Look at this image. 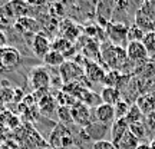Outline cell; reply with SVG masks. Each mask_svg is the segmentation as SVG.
Segmentation results:
<instances>
[{
	"mask_svg": "<svg viewBox=\"0 0 155 149\" xmlns=\"http://www.w3.org/2000/svg\"><path fill=\"white\" fill-rule=\"evenodd\" d=\"M101 57L104 59L106 66L111 67V70H119V72L128 62L125 47L114 46L111 42H104L101 44Z\"/></svg>",
	"mask_w": 155,
	"mask_h": 149,
	"instance_id": "1",
	"label": "cell"
},
{
	"mask_svg": "<svg viewBox=\"0 0 155 149\" xmlns=\"http://www.w3.org/2000/svg\"><path fill=\"white\" fill-rule=\"evenodd\" d=\"M48 145L52 149H68L75 145V138L69 126H65L62 123H56L53 129L50 131Z\"/></svg>",
	"mask_w": 155,
	"mask_h": 149,
	"instance_id": "2",
	"label": "cell"
},
{
	"mask_svg": "<svg viewBox=\"0 0 155 149\" xmlns=\"http://www.w3.org/2000/svg\"><path fill=\"white\" fill-rule=\"evenodd\" d=\"M29 82L35 92H40V93L46 95L50 88V72L48 70V67H33L29 73Z\"/></svg>",
	"mask_w": 155,
	"mask_h": 149,
	"instance_id": "3",
	"label": "cell"
},
{
	"mask_svg": "<svg viewBox=\"0 0 155 149\" xmlns=\"http://www.w3.org/2000/svg\"><path fill=\"white\" fill-rule=\"evenodd\" d=\"M22 53L13 46H5L0 49V70L12 72L20 66Z\"/></svg>",
	"mask_w": 155,
	"mask_h": 149,
	"instance_id": "4",
	"label": "cell"
},
{
	"mask_svg": "<svg viewBox=\"0 0 155 149\" xmlns=\"http://www.w3.org/2000/svg\"><path fill=\"white\" fill-rule=\"evenodd\" d=\"M106 34L108 39L114 46H119V47H127L128 44V26L122 22H114L106 26Z\"/></svg>",
	"mask_w": 155,
	"mask_h": 149,
	"instance_id": "5",
	"label": "cell"
},
{
	"mask_svg": "<svg viewBox=\"0 0 155 149\" xmlns=\"http://www.w3.org/2000/svg\"><path fill=\"white\" fill-rule=\"evenodd\" d=\"M59 75H61L63 83H79V80L85 76V70L76 62L68 60L61 66Z\"/></svg>",
	"mask_w": 155,
	"mask_h": 149,
	"instance_id": "6",
	"label": "cell"
},
{
	"mask_svg": "<svg viewBox=\"0 0 155 149\" xmlns=\"http://www.w3.org/2000/svg\"><path fill=\"white\" fill-rule=\"evenodd\" d=\"M71 113H72L73 123L81 126L82 129L88 128L92 123V118H91V108L85 105L82 102H75L73 106H71Z\"/></svg>",
	"mask_w": 155,
	"mask_h": 149,
	"instance_id": "7",
	"label": "cell"
},
{
	"mask_svg": "<svg viewBox=\"0 0 155 149\" xmlns=\"http://www.w3.org/2000/svg\"><path fill=\"white\" fill-rule=\"evenodd\" d=\"M125 50H127V59L129 62L137 63V65H142V66L148 62L150 55H148L142 42H131L127 44Z\"/></svg>",
	"mask_w": 155,
	"mask_h": 149,
	"instance_id": "8",
	"label": "cell"
},
{
	"mask_svg": "<svg viewBox=\"0 0 155 149\" xmlns=\"http://www.w3.org/2000/svg\"><path fill=\"white\" fill-rule=\"evenodd\" d=\"M15 30H17L20 34L25 36H35L39 30L38 22L29 16H19L16 19V22L13 23Z\"/></svg>",
	"mask_w": 155,
	"mask_h": 149,
	"instance_id": "9",
	"label": "cell"
},
{
	"mask_svg": "<svg viewBox=\"0 0 155 149\" xmlns=\"http://www.w3.org/2000/svg\"><path fill=\"white\" fill-rule=\"evenodd\" d=\"M30 47H32L33 53L38 57L43 59L45 56L52 50V43H50V40L46 37V34L43 32H38L32 39V46Z\"/></svg>",
	"mask_w": 155,
	"mask_h": 149,
	"instance_id": "10",
	"label": "cell"
},
{
	"mask_svg": "<svg viewBox=\"0 0 155 149\" xmlns=\"http://www.w3.org/2000/svg\"><path fill=\"white\" fill-rule=\"evenodd\" d=\"M95 119L102 125H112L115 121V111L114 106L106 105V103H101L95 108Z\"/></svg>",
	"mask_w": 155,
	"mask_h": 149,
	"instance_id": "11",
	"label": "cell"
},
{
	"mask_svg": "<svg viewBox=\"0 0 155 149\" xmlns=\"http://www.w3.org/2000/svg\"><path fill=\"white\" fill-rule=\"evenodd\" d=\"M38 108H39L40 115H45L46 118H50L53 113H56L59 105H58V102H56L55 96L48 93V95H45L43 98L38 102Z\"/></svg>",
	"mask_w": 155,
	"mask_h": 149,
	"instance_id": "12",
	"label": "cell"
},
{
	"mask_svg": "<svg viewBox=\"0 0 155 149\" xmlns=\"http://www.w3.org/2000/svg\"><path fill=\"white\" fill-rule=\"evenodd\" d=\"M135 105L141 109L144 116L150 115L151 112L155 111V92H147V93L139 95L135 100Z\"/></svg>",
	"mask_w": 155,
	"mask_h": 149,
	"instance_id": "13",
	"label": "cell"
},
{
	"mask_svg": "<svg viewBox=\"0 0 155 149\" xmlns=\"http://www.w3.org/2000/svg\"><path fill=\"white\" fill-rule=\"evenodd\" d=\"M85 76L88 80L91 82H101L104 80V77H105V70L102 69V67L96 63V62H85Z\"/></svg>",
	"mask_w": 155,
	"mask_h": 149,
	"instance_id": "14",
	"label": "cell"
},
{
	"mask_svg": "<svg viewBox=\"0 0 155 149\" xmlns=\"http://www.w3.org/2000/svg\"><path fill=\"white\" fill-rule=\"evenodd\" d=\"M99 98H101V103H106V105L114 106L122 99V93L118 88L104 86L99 93Z\"/></svg>",
	"mask_w": 155,
	"mask_h": 149,
	"instance_id": "15",
	"label": "cell"
},
{
	"mask_svg": "<svg viewBox=\"0 0 155 149\" xmlns=\"http://www.w3.org/2000/svg\"><path fill=\"white\" fill-rule=\"evenodd\" d=\"M128 131H129V125L125 119H115L111 125V142L116 146L121 138Z\"/></svg>",
	"mask_w": 155,
	"mask_h": 149,
	"instance_id": "16",
	"label": "cell"
},
{
	"mask_svg": "<svg viewBox=\"0 0 155 149\" xmlns=\"http://www.w3.org/2000/svg\"><path fill=\"white\" fill-rule=\"evenodd\" d=\"M134 24L139 28L144 33H151V32H155V22L152 19H150L148 16H145L142 11L137 10L135 15H134Z\"/></svg>",
	"mask_w": 155,
	"mask_h": 149,
	"instance_id": "17",
	"label": "cell"
},
{
	"mask_svg": "<svg viewBox=\"0 0 155 149\" xmlns=\"http://www.w3.org/2000/svg\"><path fill=\"white\" fill-rule=\"evenodd\" d=\"M106 128H108L106 125H102L99 122H92L88 128H85L82 131L88 136V139H95V142H98V141H102V138L105 136Z\"/></svg>",
	"mask_w": 155,
	"mask_h": 149,
	"instance_id": "18",
	"label": "cell"
},
{
	"mask_svg": "<svg viewBox=\"0 0 155 149\" xmlns=\"http://www.w3.org/2000/svg\"><path fill=\"white\" fill-rule=\"evenodd\" d=\"M43 62H45V65L49 67H61L66 62V57L62 55V53L56 52V50H50L49 53L43 57Z\"/></svg>",
	"mask_w": 155,
	"mask_h": 149,
	"instance_id": "19",
	"label": "cell"
},
{
	"mask_svg": "<svg viewBox=\"0 0 155 149\" xmlns=\"http://www.w3.org/2000/svg\"><path fill=\"white\" fill-rule=\"evenodd\" d=\"M139 144H141V142L128 131V132L121 138V141L118 142L116 149H137L139 146Z\"/></svg>",
	"mask_w": 155,
	"mask_h": 149,
	"instance_id": "20",
	"label": "cell"
},
{
	"mask_svg": "<svg viewBox=\"0 0 155 149\" xmlns=\"http://www.w3.org/2000/svg\"><path fill=\"white\" fill-rule=\"evenodd\" d=\"M56 116H58V119H59V123L65 125V126H72V125H75L69 106H59L58 111H56Z\"/></svg>",
	"mask_w": 155,
	"mask_h": 149,
	"instance_id": "21",
	"label": "cell"
},
{
	"mask_svg": "<svg viewBox=\"0 0 155 149\" xmlns=\"http://www.w3.org/2000/svg\"><path fill=\"white\" fill-rule=\"evenodd\" d=\"M145 116L144 113L141 112L138 106L132 103L129 106V111H128V115L125 116V121L128 122V125H132V123H138V122H144Z\"/></svg>",
	"mask_w": 155,
	"mask_h": 149,
	"instance_id": "22",
	"label": "cell"
},
{
	"mask_svg": "<svg viewBox=\"0 0 155 149\" xmlns=\"http://www.w3.org/2000/svg\"><path fill=\"white\" fill-rule=\"evenodd\" d=\"M62 37L66 39V40H69V42H73L75 39L79 36V28H76L73 23L71 22H65L63 24H62Z\"/></svg>",
	"mask_w": 155,
	"mask_h": 149,
	"instance_id": "23",
	"label": "cell"
},
{
	"mask_svg": "<svg viewBox=\"0 0 155 149\" xmlns=\"http://www.w3.org/2000/svg\"><path fill=\"white\" fill-rule=\"evenodd\" d=\"M72 42H69L66 39L63 37H59V39H55L53 40V43H52V50H56V52H59L62 55L66 57L68 56V52L72 49Z\"/></svg>",
	"mask_w": 155,
	"mask_h": 149,
	"instance_id": "24",
	"label": "cell"
},
{
	"mask_svg": "<svg viewBox=\"0 0 155 149\" xmlns=\"http://www.w3.org/2000/svg\"><path fill=\"white\" fill-rule=\"evenodd\" d=\"M129 132L141 142V141H144L147 138V125H145L144 122L132 123V125H129Z\"/></svg>",
	"mask_w": 155,
	"mask_h": 149,
	"instance_id": "25",
	"label": "cell"
},
{
	"mask_svg": "<svg viewBox=\"0 0 155 149\" xmlns=\"http://www.w3.org/2000/svg\"><path fill=\"white\" fill-rule=\"evenodd\" d=\"M129 102L125 99H121L116 105H114V111H115V119H125L129 111Z\"/></svg>",
	"mask_w": 155,
	"mask_h": 149,
	"instance_id": "26",
	"label": "cell"
},
{
	"mask_svg": "<svg viewBox=\"0 0 155 149\" xmlns=\"http://www.w3.org/2000/svg\"><path fill=\"white\" fill-rule=\"evenodd\" d=\"M139 11H142L145 16H148L155 22V0H145L139 5Z\"/></svg>",
	"mask_w": 155,
	"mask_h": 149,
	"instance_id": "27",
	"label": "cell"
},
{
	"mask_svg": "<svg viewBox=\"0 0 155 149\" xmlns=\"http://www.w3.org/2000/svg\"><path fill=\"white\" fill-rule=\"evenodd\" d=\"M144 36H145V33L139 28H137L135 24H131L128 28V36H127L128 43H131V42H142Z\"/></svg>",
	"mask_w": 155,
	"mask_h": 149,
	"instance_id": "28",
	"label": "cell"
},
{
	"mask_svg": "<svg viewBox=\"0 0 155 149\" xmlns=\"http://www.w3.org/2000/svg\"><path fill=\"white\" fill-rule=\"evenodd\" d=\"M142 43H144L145 49L148 52V55H155V32L145 33Z\"/></svg>",
	"mask_w": 155,
	"mask_h": 149,
	"instance_id": "29",
	"label": "cell"
},
{
	"mask_svg": "<svg viewBox=\"0 0 155 149\" xmlns=\"http://www.w3.org/2000/svg\"><path fill=\"white\" fill-rule=\"evenodd\" d=\"M13 92H15V89H12V88L2 89V90H0V102H2V103L13 102Z\"/></svg>",
	"mask_w": 155,
	"mask_h": 149,
	"instance_id": "30",
	"label": "cell"
},
{
	"mask_svg": "<svg viewBox=\"0 0 155 149\" xmlns=\"http://www.w3.org/2000/svg\"><path fill=\"white\" fill-rule=\"evenodd\" d=\"M92 149H116V146L112 144L111 141L102 139V141L94 142V145H92Z\"/></svg>",
	"mask_w": 155,
	"mask_h": 149,
	"instance_id": "31",
	"label": "cell"
},
{
	"mask_svg": "<svg viewBox=\"0 0 155 149\" xmlns=\"http://www.w3.org/2000/svg\"><path fill=\"white\" fill-rule=\"evenodd\" d=\"M145 125L150 128L151 131H154L155 132V111L151 112L150 115L145 116Z\"/></svg>",
	"mask_w": 155,
	"mask_h": 149,
	"instance_id": "32",
	"label": "cell"
},
{
	"mask_svg": "<svg viewBox=\"0 0 155 149\" xmlns=\"http://www.w3.org/2000/svg\"><path fill=\"white\" fill-rule=\"evenodd\" d=\"M23 99H25V95H23V90L20 88L15 89V92H13V102L15 103H22Z\"/></svg>",
	"mask_w": 155,
	"mask_h": 149,
	"instance_id": "33",
	"label": "cell"
},
{
	"mask_svg": "<svg viewBox=\"0 0 155 149\" xmlns=\"http://www.w3.org/2000/svg\"><path fill=\"white\" fill-rule=\"evenodd\" d=\"M9 19H7V17H5L3 16V15H0V32H5L6 29L9 28V26H10V24H9Z\"/></svg>",
	"mask_w": 155,
	"mask_h": 149,
	"instance_id": "34",
	"label": "cell"
},
{
	"mask_svg": "<svg viewBox=\"0 0 155 149\" xmlns=\"http://www.w3.org/2000/svg\"><path fill=\"white\" fill-rule=\"evenodd\" d=\"M5 46H7V36L5 32H0V49Z\"/></svg>",
	"mask_w": 155,
	"mask_h": 149,
	"instance_id": "35",
	"label": "cell"
},
{
	"mask_svg": "<svg viewBox=\"0 0 155 149\" xmlns=\"http://www.w3.org/2000/svg\"><path fill=\"white\" fill-rule=\"evenodd\" d=\"M137 149H151V148H150V144H139V146Z\"/></svg>",
	"mask_w": 155,
	"mask_h": 149,
	"instance_id": "36",
	"label": "cell"
},
{
	"mask_svg": "<svg viewBox=\"0 0 155 149\" xmlns=\"http://www.w3.org/2000/svg\"><path fill=\"white\" fill-rule=\"evenodd\" d=\"M150 148H151V149H155V136L150 141Z\"/></svg>",
	"mask_w": 155,
	"mask_h": 149,
	"instance_id": "37",
	"label": "cell"
},
{
	"mask_svg": "<svg viewBox=\"0 0 155 149\" xmlns=\"http://www.w3.org/2000/svg\"><path fill=\"white\" fill-rule=\"evenodd\" d=\"M39 149H45V148H39Z\"/></svg>",
	"mask_w": 155,
	"mask_h": 149,
	"instance_id": "38",
	"label": "cell"
}]
</instances>
